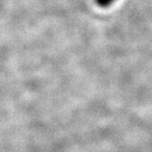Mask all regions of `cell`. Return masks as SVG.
Segmentation results:
<instances>
[{
    "label": "cell",
    "instance_id": "6da1fadb",
    "mask_svg": "<svg viewBox=\"0 0 152 152\" xmlns=\"http://www.w3.org/2000/svg\"><path fill=\"white\" fill-rule=\"evenodd\" d=\"M115 0H96V3L100 7L102 8H107L110 6Z\"/></svg>",
    "mask_w": 152,
    "mask_h": 152
}]
</instances>
